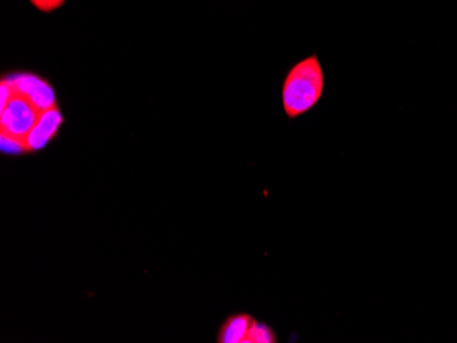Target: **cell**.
Returning <instances> with one entry per match:
<instances>
[{"label": "cell", "instance_id": "cell-1", "mask_svg": "<svg viewBox=\"0 0 457 343\" xmlns=\"http://www.w3.org/2000/svg\"><path fill=\"white\" fill-rule=\"evenodd\" d=\"M325 92V71L317 55L303 59L290 69L282 84V106L290 119L314 109Z\"/></svg>", "mask_w": 457, "mask_h": 343}, {"label": "cell", "instance_id": "cell-2", "mask_svg": "<svg viewBox=\"0 0 457 343\" xmlns=\"http://www.w3.org/2000/svg\"><path fill=\"white\" fill-rule=\"evenodd\" d=\"M41 112L32 100L14 91L9 103L0 109V133L25 140Z\"/></svg>", "mask_w": 457, "mask_h": 343}, {"label": "cell", "instance_id": "cell-3", "mask_svg": "<svg viewBox=\"0 0 457 343\" xmlns=\"http://www.w3.org/2000/svg\"><path fill=\"white\" fill-rule=\"evenodd\" d=\"M15 92L25 94L41 111L56 106V94L47 79L33 73H14L6 76Z\"/></svg>", "mask_w": 457, "mask_h": 343}, {"label": "cell", "instance_id": "cell-4", "mask_svg": "<svg viewBox=\"0 0 457 343\" xmlns=\"http://www.w3.org/2000/svg\"><path fill=\"white\" fill-rule=\"evenodd\" d=\"M63 122H65V118L62 115L58 104L41 112L35 127L25 138L28 153H35L45 150L51 141L56 137Z\"/></svg>", "mask_w": 457, "mask_h": 343}, {"label": "cell", "instance_id": "cell-5", "mask_svg": "<svg viewBox=\"0 0 457 343\" xmlns=\"http://www.w3.org/2000/svg\"><path fill=\"white\" fill-rule=\"evenodd\" d=\"M253 320L255 319L245 314H233V316L228 317L220 327L218 342L245 343Z\"/></svg>", "mask_w": 457, "mask_h": 343}, {"label": "cell", "instance_id": "cell-6", "mask_svg": "<svg viewBox=\"0 0 457 343\" xmlns=\"http://www.w3.org/2000/svg\"><path fill=\"white\" fill-rule=\"evenodd\" d=\"M277 342L276 334L273 330L267 327L266 324L253 320V326L249 329L248 337L245 343H274Z\"/></svg>", "mask_w": 457, "mask_h": 343}, {"label": "cell", "instance_id": "cell-7", "mask_svg": "<svg viewBox=\"0 0 457 343\" xmlns=\"http://www.w3.org/2000/svg\"><path fill=\"white\" fill-rule=\"evenodd\" d=\"M2 135V140H0L2 141V152L6 153V155H22V153H28L25 140L12 137V135Z\"/></svg>", "mask_w": 457, "mask_h": 343}, {"label": "cell", "instance_id": "cell-8", "mask_svg": "<svg viewBox=\"0 0 457 343\" xmlns=\"http://www.w3.org/2000/svg\"><path fill=\"white\" fill-rule=\"evenodd\" d=\"M29 2L38 12H46V14L56 12L66 4V0H29Z\"/></svg>", "mask_w": 457, "mask_h": 343}]
</instances>
